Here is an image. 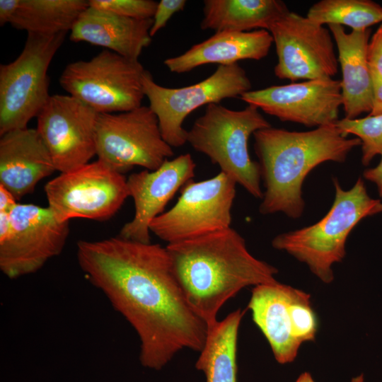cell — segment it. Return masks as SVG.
<instances>
[{
    "label": "cell",
    "mask_w": 382,
    "mask_h": 382,
    "mask_svg": "<svg viewBox=\"0 0 382 382\" xmlns=\"http://www.w3.org/2000/svg\"><path fill=\"white\" fill-rule=\"evenodd\" d=\"M196 164L190 154L166 161L155 170H144L127 179L129 195L134 204V215L126 223L120 236L144 243H151L149 226L163 213L176 192L195 176Z\"/></svg>",
    "instance_id": "17"
},
{
    "label": "cell",
    "mask_w": 382,
    "mask_h": 382,
    "mask_svg": "<svg viewBox=\"0 0 382 382\" xmlns=\"http://www.w3.org/2000/svg\"><path fill=\"white\" fill-rule=\"evenodd\" d=\"M367 59L371 71L382 79V24L369 40Z\"/></svg>",
    "instance_id": "29"
},
{
    "label": "cell",
    "mask_w": 382,
    "mask_h": 382,
    "mask_svg": "<svg viewBox=\"0 0 382 382\" xmlns=\"http://www.w3.org/2000/svg\"><path fill=\"white\" fill-rule=\"evenodd\" d=\"M143 87L149 107L158 118L162 137L173 148L187 143V131L183 123L189 114L204 105L241 97L250 91L251 82L244 69L237 63L219 65L207 79L180 88L156 83L146 70Z\"/></svg>",
    "instance_id": "10"
},
{
    "label": "cell",
    "mask_w": 382,
    "mask_h": 382,
    "mask_svg": "<svg viewBox=\"0 0 382 382\" xmlns=\"http://www.w3.org/2000/svg\"><path fill=\"white\" fill-rule=\"evenodd\" d=\"M248 308L279 364L294 361L301 345L316 338L318 320L311 295L301 289L278 281L257 285Z\"/></svg>",
    "instance_id": "9"
},
{
    "label": "cell",
    "mask_w": 382,
    "mask_h": 382,
    "mask_svg": "<svg viewBox=\"0 0 382 382\" xmlns=\"http://www.w3.org/2000/svg\"><path fill=\"white\" fill-rule=\"evenodd\" d=\"M45 192L47 207L62 222L75 218L109 219L129 197L124 174L100 160L60 173L46 183Z\"/></svg>",
    "instance_id": "12"
},
{
    "label": "cell",
    "mask_w": 382,
    "mask_h": 382,
    "mask_svg": "<svg viewBox=\"0 0 382 382\" xmlns=\"http://www.w3.org/2000/svg\"><path fill=\"white\" fill-rule=\"evenodd\" d=\"M373 96L371 110L369 115H378L382 114V79L371 72Z\"/></svg>",
    "instance_id": "30"
},
{
    "label": "cell",
    "mask_w": 382,
    "mask_h": 382,
    "mask_svg": "<svg viewBox=\"0 0 382 382\" xmlns=\"http://www.w3.org/2000/svg\"><path fill=\"white\" fill-rule=\"evenodd\" d=\"M83 272L137 332L139 359L159 370L184 349L201 352L208 326L188 303L166 247L120 236L80 241Z\"/></svg>",
    "instance_id": "1"
},
{
    "label": "cell",
    "mask_w": 382,
    "mask_h": 382,
    "mask_svg": "<svg viewBox=\"0 0 382 382\" xmlns=\"http://www.w3.org/2000/svg\"><path fill=\"white\" fill-rule=\"evenodd\" d=\"M265 192L259 212H282L299 219L305 202L303 183L318 165L344 163L350 151L361 145L359 139L345 137L335 124L306 132H292L272 126L253 134Z\"/></svg>",
    "instance_id": "3"
},
{
    "label": "cell",
    "mask_w": 382,
    "mask_h": 382,
    "mask_svg": "<svg viewBox=\"0 0 382 382\" xmlns=\"http://www.w3.org/2000/svg\"><path fill=\"white\" fill-rule=\"evenodd\" d=\"M54 171L51 155L36 128L15 129L1 136L0 185L17 201Z\"/></svg>",
    "instance_id": "18"
},
{
    "label": "cell",
    "mask_w": 382,
    "mask_h": 382,
    "mask_svg": "<svg viewBox=\"0 0 382 382\" xmlns=\"http://www.w3.org/2000/svg\"><path fill=\"white\" fill-rule=\"evenodd\" d=\"M193 311L214 325L224 304L247 286L277 282L278 270L254 257L231 227L166 246Z\"/></svg>",
    "instance_id": "2"
},
{
    "label": "cell",
    "mask_w": 382,
    "mask_h": 382,
    "mask_svg": "<svg viewBox=\"0 0 382 382\" xmlns=\"http://www.w3.org/2000/svg\"><path fill=\"white\" fill-rule=\"evenodd\" d=\"M336 126L345 137L354 134L361 141V163L368 166L376 156H382V114L362 118L338 120Z\"/></svg>",
    "instance_id": "26"
},
{
    "label": "cell",
    "mask_w": 382,
    "mask_h": 382,
    "mask_svg": "<svg viewBox=\"0 0 382 382\" xmlns=\"http://www.w3.org/2000/svg\"><path fill=\"white\" fill-rule=\"evenodd\" d=\"M17 204V200L12 193L0 185V212H11Z\"/></svg>",
    "instance_id": "33"
},
{
    "label": "cell",
    "mask_w": 382,
    "mask_h": 382,
    "mask_svg": "<svg viewBox=\"0 0 382 382\" xmlns=\"http://www.w3.org/2000/svg\"><path fill=\"white\" fill-rule=\"evenodd\" d=\"M186 3L185 0H161L158 2L150 30L151 37L164 28L173 14L183 10Z\"/></svg>",
    "instance_id": "28"
},
{
    "label": "cell",
    "mask_w": 382,
    "mask_h": 382,
    "mask_svg": "<svg viewBox=\"0 0 382 382\" xmlns=\"http://www.w3.org/2000/svg\"><path fill=\"white\" fill-rule=\"evenodd\" d=\"M20 0H1L0 1V25L4 26L9 23L14 16Z\"/></svg>",
    "instance_id": "31"
},
{
    "label": "cell",
    "mask_w": 382,
    "mask_h": 382,
    "mask_svg": "<svg viewBox=\"0 0 382 382\" xmlns=\"http://www.w3.org/2000/svg\"><path fill=\"white\" fill-rule=\"evenodd\" d=\"M335 198L328 212L318 222L276 236L272 245L305 263L320 281L334 279L332 266L346 255L347 239L363 219L382 212V202L372 198L359 178L353 187L344 190L332 179Z\"/></svg>",
    "instance_id": "4"
},
{
    "label": "cell",
    "mask_w": 382,
    "mask_h": 382,
    "mask_svg": "<svg viewBox=\"0 0 382 382\" xmlns=\"http://www.w3.org/2000/svg\"><path fill=\"white\" fill-rule=\"evenodd\" d=\"M88 6L86 0H20L9 23L28 33H66Z\"/></svg>",
    "instance_id": "24"
},
{
    "label": "cell",
    "mask_w": 382,
    "mask_h": 382,
    "mask_svg": "<svg viewBox=\"0 0 382 382\" xmlns=\"http://www.w3.org/2000/svg\"><path fill=\"white\" fill-rule=\"evenodd\" d=\"M146 71L138 59L103 50L89 60L69 64L59 84L99 114L123 112L142 105Z\"/></svg>",
    "instance_id": "7"
},
{
    "label": "cell",
    "mask_w": 382,
    "mask_h": 382,
    "mask_svg": "<svg viewBox=\"0 0 382 382\" xmlns=\"http://www.w3.org/2000/svg\"><path fill=\"white\" fill-rule=\"evenodd\" d=\"M336 44L338 63L341 67V91L345 118H357L370 112L372 105L373 84L367 59V49L371 30L347 33L343 26L328 25Z\"/></svg>",
    "instance_id": "21"
},
{
    "label": "cell",
    "mask_w": 382,
    "mask_h": 382,
    "mask_svg": "<svg viewBox=\"0 0 382 382\" xmlns=\"http://www.w3.org/2000/svg\"><path fill=\"white\" fill-rule=\"evenodd\" d=\"M152 24L153 18L134 19L89 6L74 25L69 38L139 60L142 50L151 42Z\"/></svg>",
    "instance_id": "19"
},
{
    "label": "cell",
    "mask_w": 382,
    "mask_h": 382,
    "mask_svg": "<svg viewBox=\"0 0 382 382\" xmlns=\"http://www.w3.org/2000/svg\"><path fill=\"white\" fill-rule=\"evenodd\" d=\"M270 127L253 105L235 110L210 103L187 131V142L252 196L262 199L260 166L250 158L248 141L255 132Z\"/></svg>",
    "instance_id": "5"
},
{
    "label": "cell",
    "mask_w": 382,
    "mask_h": 382,
    "mask_svg": "<svg viewBox=\"0 0 382 382\" xmlns=\"http://www.w3.org/2000/svg\"><path fill=\"white\" fill-rule=\"evenodd\" d=\"M95 141L98 160L122 174L134 166L155 170L174 154L162 137L156 115L145 105L98 114Z\"/></svg>",
    "instance_id": "8"
},
{
    "label": "cell",
    "mask_w": 382,
    "mask_h": 382,
    "mask_svg": "<svg viewBox=\"0 0 382 382\" xmlns=\"http://www.w3.org/2000/svg\"><path fill=\"white\" fill-rule=\"evenodd\" d=\"M245 311L238 308L208 328L207 340L195 364L207 382L237 381L238 329Z\"/></svg>",
    "instance_id": "23"
},
{
    "label": "cell",
    "mask_w": 382,
    "mask_h": 382,
    "mask_svg": "<svg viewBox=\"0 0 382 382\" xmlns=\"http://www.w3.org/2000/svg\"><path fill=\"white\" fill-rule=\"evenodd\" d=\"M69 232V221H59L48 207L18 203L0 240L1 271L10 279L36 272L61 253Z\"/></svg>",
    "instance_id": "13"
},
{
    "label": "cell",
    "mask_w": 382,
    "mask_h": 382,
    "mask_svg": "<svg viewBox=\"0 0 382 382\" xmlns=\"http://www.w3.org/2000/svg\"><path fill=\"white\" fill-rule=\"evenodd\" d=\"M272 43V36L267 30L216 32L163 63L170 72L183 74L208 64L230 65L245 59L260 60L268 54Z\"/></svg>",
    "instance_id": "20"
},
{
    "label": "cell",
    "mask_w": 382,
    "mask_h": 382,
    "mask_svg": "<svg viewBox=\"0 0 382 382\" xmlns=\"http://www.w3.org/2000/svg\"><path fill=\"white\" fill-rule=\"evenodd\" d=\"M236 186L221 171L209 179L190 180L175 205L151 222L150 231L171 244L230 228Z\"/></svg>",
    "instance_id": "11"
},
{
    "label": "cell",
    "mask_w": 382,
    "mask_h": 382,
    "mask_svg": "<svg viewBox=\"0 0 382 382\" xmlns=\"http://www.w3.org/2000/svg\"><path fill=\"white\" fill-rule=\"evenodd\" d=\"M351 382H364V375L360 374L356 377L352 378Z\"/></svg>",
    "instance_id": "35"
},
{
    "label": "cell",
    "mask_w": 382,
    "mask_h": 382,
    "mask_svg": "<svg viewBox=\"0 0 382 382\" xmlns=\"http://www.w3.org/2000/svg\"><path fill=\"white\" fill-rule=\"evenodd\" d=\"M288 12L279 0H204L200 28L215 33L269 30Z\"/></svg>",
    "instance_id": "22"
},
{
    "label": "cell",
    "mask_w": 382,
    "mask_h": 382,
    "mask_svg": "<svg viewBox=\"0 0 382 382\" xmlns=\"http://www.w3.org/2000/svg\"><path fill=\"white\" fill-rule=\"evenodd\" d=\"M268 31L276 47L277 78L296 81L332 79L337 74L339 63L329 29L289 11Z\"/></svg>",
    "instance_id": "14"
},
{
    "label": "cell",
    "mask_w": 382,
    "mask_h": 382,
    "mask_svg": "<svg viewBox=\"0 0 382 382\" xmlns=\"http://www.w3.org/2000/svg\"><path fill=\"white\" fill-rule=\"evenodd\" d=\"M363 176L376 185L379 196L382 197V158L376 167L366 169Z\"/></svg>",
    "instance_id": "32"
},
{
    "label": "cell",
    "mask_w": 382,
    "mask_h": 382,
    "mask_svg": "<svg viewBox=\"0 0 382 382\" xmlns=\"http://www.w3.org/2000/svg\"><path fill=\"white\" fill-rule=\"evenodd\" d=\"M99 113L70 95L50 96L38 115L36 129L56 170L65 173L96 155L95 132Z\"/></svg>",
    "instance_id": "15"
},
{
    "label": "cell",
    "mask_w": 382,
    "mask_h": 382,
    "mask_svg": "<svg viewBox=\"0 0 382 382\" xmlns=\"http://www.w3.org/2000/svg\"><path fill=\"white\" fill-rule=\"evenodd\" d=\"M66 33H28L13 62L0 66V135L28 127L48 100L50 64Z\"/></svg>",
    "instance_id": "6"
},
{
    "label": "cell",
    "mask_w": 382,
    "mask_h": 382,
    "mask_svg": "<svg viewBox=\"0 0 382 382\" xmlns=\"http://www.w3.org/2000/svg\"><path fill=\"white\" fill-rule=\"evenodd\" d=\"M306 17L322 25L337 24L362 30L382 22V6L369 0H321L309 8Z\"/></svg>",
    "instance_id": "25"
},
{
    "label": "cell",
    "mask_w": 382,
    "mask_h": 382,
    "mask_svg": "<svg viewBox=\"0 0 382 382\" xmlns=\"http://www.w3.org/2000/svg\"><path fill=\"white\" fill-rule=\"evenodd\" d=\"M240 98L282 122L307 127L335 124L342 105L340 80H307L249 91Z\"/></svg>",
    "instance_id": "16"
},
{
    "label": "cell",
    "mask_w": 382,
    "mask_h": 382,
    "mask_svg": "<svg viewBox=\"0 0 382 382\" xmlns=\"http://www.w3.org/2000/svg\"><path fill=\"white\" fill-rule=\"evenodd\" d=\"M91 7L134 19L154 18L158 2L154 0H89Z\"/></svg>",
    "instance_id": "27"
},
{
    "label": "cell",
    "mask_w": 382,
    "mask_h": 382,
    "mask_svg": "<svg viewBox=\"0 0 382 382\" xmlns=\"http://www.w3.org/2000/svg\"><path fill=\"white\" fill-rule=\"evenodd\" d=\"M296 382H315V381L309 373L303 372L299 376Z\"/></svg>",
    "instance_id": "34"
}]
</instances>
